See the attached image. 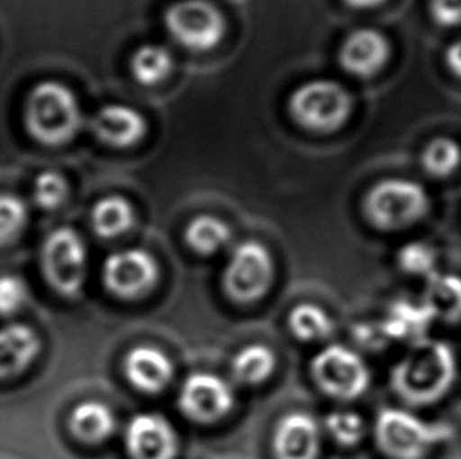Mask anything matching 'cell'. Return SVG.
<instances>
[{
	"instance_id": "obj_2",
	"label": "cell",
	"mask_w": 461,
	"mask_h": 459,
	"mask_svg": "<svg viewBox=\"0 0 461 459\" xmlns=\"http://www.w3.org/2000/svg\"><path fill=\"white\" fill-rule=\"evenodd\" d=\"M452 436L449 425L429 422L405 410L386 408L375 420L376 444L391 459H424Z\"/></svg>"
},
{
	"instance_id": "obj_27",
	"label": "cell",
	"mask_w": 461,
	"mask_h": 459,
	"mask_svg": "<svg viewBox=\"0 0 461 459\" xmlns=\"http://www.w3.org/2000/svg\"><path fill=\"white\" fill-rule=\"evenodd\" d=\"M397 261L402 271L425 280L438 273V252L431 244L412 241L400 248Z\"/></svg>"
},
{
	"instance_id": "obj_17",
	"label": "cell",
	"mask_w": 461,
	"mask_h": 459,
	"mask_svg": "<svg viewBox=\"0 0 461 459\" xmlns=\"http://www.w3.org/2000/svg\"><path fill=\"white\" fill-rule=\"evenodd\" d=\"M40 338L25 324H8L0 329V378L21 373L40 353Z\"/></svg>"
},
{
	"instance_id": "obj_10",
	"label": "cell",
	"mask_w": 461,
	"mask_h": 459,
	"mask_svg": "<svg viewBox=\"0 0 461 459\" xmlns=\"http://www.w3.org/2000/svg\"><path fill=\"white\" fill-rule=\"evenodd\" d=\"M109 292L122 299L140 298L158 280V263L142 248H125L109 255L103 266Z\"/></svg>"
},
{
	"instance_id": "obj_19",
	"label": "cell",
	"mask_w": 461,
	"mask_h": 459,
	"mask_svg": "<svg viewBox=\"0 0 461 459\" xmlns=\"http://www.w3.org/2000/svg\"><path fill=\"white\" fill-rule=\"evenodd\" d=\"M425 307L435 321L456 324L461 321V277L456 274L438 273L427 279Z\"/></svg>"
},
{
	"instance_id": "obj_23",
	"label": "cell",
	"mask_w": 461,
	"mask_h": 459,
	"mask_svg": "<svg viewBox=\"0 0 461 459\" xmlns=\"http://www.w3.org/2000/svg\"><path fill=\"white\" fill-rule=\"evenodd\" d=\"M230 227L214 216H199L187 225L186 241L199 254L210 255L230 239Z\"/></svg>"
},
{
	"instance_id": "obj_22",
	"label": "cell",
	"mask_w": 461,
	"mask_h": 459,
	"mask_svg": "<svg viewBox=\"0 0 461 459\" xmlns=\"http://www.w3.org/2000/svg\"><path fill=\"white\" fill-rule=\"evenodd\" d=\"M276 356L265 345H249L233 357L231 373L243 384H260L275 370Z\"/></svg>"
},
{
	"instance_id": "obj_14",
	"label": "cell",
	"mask_w": 461,
	"mask_h": 459,
	"mask_svg": "<svg viewBox=\"0 0 461 459\" xmlns=\"http://www.w3.org/2000/svg\"><path fill=\"white\" fill-rule=\"evenodd\" d=\"M276 459H317L320 428L306 412H290L281 418L275 431Z\"/></svg>"
},
{
	"instance_id": "obj_30",
	"label": "cell",
	"mask_w": 461,
	"mask_h": 459,
	"mask_svg": "<svg viewBox=\"0 0 461 459\" xmlns=\"http://www.w3.org/2000/svg\"><path fill=\"white\" fill-rule=\"evenodd\" d=\"M68 186L62 175L48 170L37 176L33 186V199L43 210H56L67 199Z\"/></svg>"
},
{
	"instance_id": "obj_1",
	"label": "cell",
	"mask_w": 461,
	"mask_h": 459,
	"mask_svg": "<svg viewBox=\"0 0 461 459\" xmlns=\"http://www.w3.org/2000/svg\"><path fill=\"white\" fill-rule=\"evenodd\" d=\"M458 362L449 343L427 337L393 366L391 385L408 406L422 408L443 400L456 384Z\"/></svg>"
},
{
	"instance_id": "obj_25",
	"label": "cell",
	"mask_w": 461,
	"mask_h": 459,
	"mask_svg": "<svg viewBox=\"0 0 461 459\" xmlns=\"http://www.w3.org/2000/svg\"><path fill=\"white\" fill-rule=\"evenodd\" d=\"M288 326L294 336L304 342L328 338L334 329L330 315L318 305H296L288 315Z\"/></svg>"
},
{
	"instance_id": "obj_12",
	"label": "cell",
	"mask_w": 461,
	"mask_h": 459,
	"mask_svg": "<svg viewBox=\"0 0 461 459\" xmlns=\"http://www.w3.org/2000/svg\"><path fill=\"white\" fill-rule=\"evenodd\" d=\"M126 450L132 459H174L178 436L166 417L140 412L126 425Z\"/></svg>"
},
{
	"instance_id": "obj_11",
	"label": "cell",
	"mask_w": 461,
	"mask_h": 459,
	"mask_svg": "<svg viewBox=\"0 0 461 459\" xmlns=\"http://www.w3.org/2000/svg\"><path fill=\"white\" fill-rule=\"evenodd\" d=\"M180 410L195 422L212 423L227 416L235 398L227 381L214 373H193L181 387Z\"/></svg>"
},
{
	"instance_id": "obj_15",
	"label": "cell",
	"mask_w": 461,
	"mask_h": 459,
	"mask_svg": "<svg viewBox=\"0 0 461 459\" xmlns=\"http://www.w3.org/2000/svg\"><path fill=\"white\" fill-rule=\"evenodd\" d=\"M145 118L132 107L111 104L103 107L92 120V130L101 142L125 148L139 142L145 134Z\"/></svg>"
},
{
	"instance_id": "obj_28",
	"label": "cell",
	"mask_w": 461,
	"mask_h": 459,
	"mask_svg": "<svg viewBox=\"0 0 461 459\" xmlns=\"http://www.w3.org/2000/svg\"><path fill=\"white\" fill-rule=\"evenodd\" d=\"M326 428L343 446H355L366 433V423L355 410H334L326 417Z\"/></svg>"
},
{
	"instance_id": "obj_26",
	"label": "cell",
	"mask_w": 461,
	"mask_h": 459,
	"mask_svg": "<svg viewBox=\"0 0 461 459\" xmlns=\"http://www.w3.org/2000/svg\"><path fill=\"white\" fill-rule=\"evenodd\" d=\"M461 162V148L458 143L447 137H438L429 143L422 156L427 174L437 178H446L456 172Z\"/></svg>"
},
{
	"instance_id": "obj_33",
	"label": "cell",
	"mask_w": 461,
	"mask_h": 459,
	"mask_svg": "<svg viewBox=\"0 0 461 459\" xmlns=\"http://www.w3.org/2000/svg\"><path fill=\"white\" fill-rule=\"evenodd\" d=\"M446 62L449 65L450 71L461 77V38L450 44L446 52Z\"/></svg>"
},
{
	"instance_id": "obj_9",
	"label": "cell",
	"mask_w": 461,
	"mask_h": 459,
	"mask_svg": "<svg viewBox=\"0 0 461 459\" xmlns=\"http://www.w3.org/2000/svg\"><path fill=\"white\" fill-rule=\"evenodd\" d=\"M273 279V258L257 241L238 244L225 266L224 286L238 302H254L268 292Z\"/></svg>"
},
{
	"instance_id": "obj_16",
	"label": "cell",
	"mask_w": 461,
	"mask_h": 459,
	"mask_svg": "<svg viewBox=\"0 0 461 459\" xmlns=\"http://www.w3.org/2000/svg\"><path fill=\"white\" fill-rule=\"evenodd\" d=\"M125 372L139 391L158 393L170 382L174 376V365L161 349L145 345L134 347L126 356Z\"/></svg>"
},
{
	"instance_id": "obj_6",
	"label": "cell",
	"mask_w": 461,
	"mask_h": 459,
	"mask_svg": "<svg viewBox=\"0 0 461 459\" xmlns=\"http://www.w3.org/2000/svg\"><path fill=\"white\" fill-rule=\"evenodd\" d=\"M311 372L318 387L337 400H356L370 385L366 360L343 345L323 347L312 360Z\"/></svg>"
},
{
	"instance_id": "obj_4",
	"label": "cell",
	"mask_w": 461,
	"mask_h": 459,
	"mask_svg": "<svg viewBox=\"0 0 461 459\" xmlns=\"http://www.w3.org/2000/svg\"><path fill=\"white\" fill-rule=\"evenodd\" d=\"M429 210V194L412 180L381 181L366 197L367 218L381 230L406 229L424 218Z\"/></svg>"
},
{
	"instance_id": "obj_18",
	"label": "cell",
	"mask_w": 461,
	"mask_h": 459,
	"mask_svg": "<svg viewBox=\"0 0 461 459\" xmlns=\"http://www.w3.org/2000/svg\"><path fill=\"white\" fill-rule=\"evenodd\" d=\"M433 323H435V318L425 307L424 302L397 301L391 307L381 328L389 340L395 338V340L416 343L427 338V334Z\"/></svg>"
},
{
	"instance_id": "obj_20",
	"label": "cell",
	"mask_w": 461,
	"mask_h": 459,
	"mask_svg": "<svg viewBox=\"0 0 461 459\" xmlns=\"http://www.w3.org/2000/svg\"><path fill=\"white\" fill-rule=\"evenodd\" d=\"M69 425L82 441L101 442L113 436L117 420L107 404L90 400L76 406L69 417Z\"/></svg>"
},
{
	"instance_id": "obj_34",
	"label": "cell",
	"mask_w": 461,
	"mask_h": 459,
	"mask_svg": "<svg viewBox=\"0 0 461 459\" xmlns=\"http://www.w3.org/2000/svg\"><path fill=\"white\" fill-rule=\"evenodd\" d=\"M349 5L357 6V8H367V6H375L384 2V0H347Z\"/></svg>"
},
{
	"instance_id": "obj_24",
	"label": "cell",
	"mask_w": 461,
	"mask_h": 459,
	"mask_svg": "<svg viewBox=\"0 0 461 459\" xmlns=\"http://www.w3.org/2000/svg\"><path fill=\"white\" fill-rule=\"evenodd\" d=\"M174 67V58L164 46L145 44L132 56V75L144 86L161 82Z\"/></svg>"
},
{
	"instance_id": "obj_7",
	"label": "cell",
	"mask_w": 461,
	"mask_h": 459,
	"mask_svg": "<svg viewBox=\"0 0 461 459\" xmlns=\"http://www.w3.org/2000/svg\"><path fill=\"white\" fill-rule=\"evenodd\" d=\"M164 22L170 35L191 50H208L225 33V19L210 0H181L168 8Z\"/></svg>"
},
{
	"instance_id": "obj_31",
	"label": "cell",
	"mask_w": 461,
	"mask_h": 459,
	"mask_svg": "<svg viewBox=\"0 0 461 459\" xmlns=\"http://www.w3.org/2000/svg\"><path fill=\"white\" fill-rule=\"evenodd\" d=\"M29 299V290L23 279L16 275H0V315L8 317L24 307Z\"/></svg>"
},
{
	"instance_id": "obj_21",
	"label": "cell",
	"mask_w": 461,
	"mask_h": 459,
	"mask_svg": "<svg viewBox=\"0 0 461 459\" xmlns=\"http://www.w3.org/2000/svg\"><path fill=\"white\" fill-rule=\"evenodd\" d=\"M92 224L101 238L123 235L134 224V212L128 200L111 195L100 200L92 212Z\"/></svg>"
},
{
	"instance_id": "obj_3",
	"label": "cell",
	"mask_w": 461,
	"mask_h": 459,
	"mask_svg": "<svg viewBox=\"0 0 461 459\" xmlns=\"http://www.w3.org/2000/svg\"><path fill=\"white\" fill-rule=\"evenodd\" d=\"M25 128L44 145H62L77 134L82 113L75 94L56 81H44L32 90L25 104Z\"/></svg>"
},
{
	"instance_id": "obj_29",
	"label": "cell",
	"mask_w": 461,
	"mask_h": 459,
	"mask_svg": "<svg viewBox=\"0 0 461 459\" xmlns=\"http://www.w3.org/2000/svg\"><path fill=\"white\" fill-rule=\"evenodd\" d=\"M27 222V208L24 202L10 195H0V246L12 242L24 229Z\"/></svg>"
},
{
	"instance_id": "obj_32",
	"label": "cell",
	"mask_w": 461,
	"mask_h": 459,
	"mask_svg": "<svg viewBox=\"0 0 461 459\" xmlns=\"http://www.w3.org/2000/svg\"><path fill=\"white\" fill-rule=\"evenodd\" d=\"M431 14L444 27L461 25V0H431Z\"/></svg>"
},
{
	"instance_id": "obj_13",
	"label": "cell",
	"mask_w": 461,
	"mask_h": 459,
	"mask_svg": "<svg viewBox=\"0 0 461 459\" xmlns=\"http://www.w3.org/2000/svg\"><path fill=\"white\" fill-rule=\"evenodd\" d=\"M389 54L391 46L381 32L359 29L345 40L339 58L349 75L370 77L384 67Z\"/></svg>"
},
{
	"instance_id": "obj_5",
	"label": "cell",
	"mask_w": 461,
	"mask_h": 459,
	"mask_svg": "<svg viewBox=\"0 0 461 459\" xmlns=\"http://www.w3.org/2000/svg\"><path fill=\"white\" fill-rule=\"evenodd\" d=\"M353 109V98L339 82H307L290 98V112L307 130L330 132L340 128Z\"/></svg>"
},
{
	"instance_id": "obj_8",
	"label": "cell",
	"mask_w": 461,
	"mask_h": 459,
	"mask_svg": "<svg viewBox=\"0 0 461 459\" xmlns=\"http://www.w3.org/2000/svg\"><path fill=\"white\" fill-rule=\"evenodd\" d=\"M44 269L57 292L76 298L87 275V248L75 230L57 229L44 242Z\"/></svg>"
}]
</instances>
